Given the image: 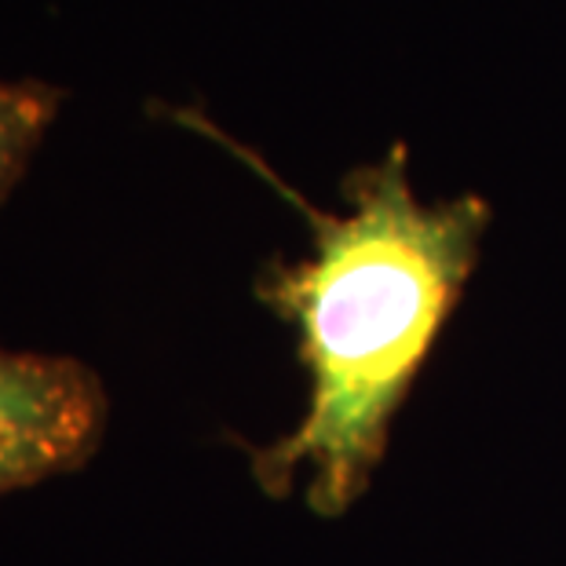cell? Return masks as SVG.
<instances>
[{"instance_id": "obj_1", "label": "cell", "mask_w": 566, "mask_h": 566, "mask_svg": "<svg viewBox=\"0 0 566 566\" xmlns=\"http://www.w3.org/2000/svg\"><path fill=\"white\" fill-rule=\"evenodd\" d=\"M150 111L227 147L304 216L311 252L263 263L256 300L296 333L307 409L282 439L249 446V472L274 501L304 479L307 509L340 520L369 493L395 417L472 282L490 201H417L406 143H395L380 161L344 176L347 212H325L195 106Z\"/></svg>"}, {"instance_id": "obj_2", "label": "cell", "mask_w": 566, "mask_h": 566, "mask_svg": "<svg viewBox=\"0 0 566 566\" xmlns=\"http://www.w3.org/2000/svg\"><path fill=\"white\" fill-rule=\"evenodd\" d=\"M106 417L103 380L77 358L0 347V497L88 464Z\"/></svg>"}, {"instance_id": "obj_3", "label": "cell", "mask_w": 566, "mask_h": 566, "mask_svg": "<svg viewBox=\"0 0 566 566\" xmlns=\"http://www.w3.org/2000/svg\"><path fill=\"white\" fill-rule=\"evenodd\" d=\"M63 92L44 81H0V201L11 195L55 122Z\"/></svg>"}]
</instances>
